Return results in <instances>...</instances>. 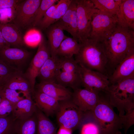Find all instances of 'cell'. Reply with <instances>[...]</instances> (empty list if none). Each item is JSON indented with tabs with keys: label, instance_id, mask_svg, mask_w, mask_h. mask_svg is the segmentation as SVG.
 Segmentation results:
<instances>
[{
	"label": "cell",
	"instance_id": "cell-1",
	"mask_svg": "<svg viewBox=\"0 0 134 134\" xmlns=\"http://www.w3.org/2000/svg\"><path fill=\"white\" fill-rule=\"evenodd\" d=\"M101 42L107 58L109 77L127 53L134 48V30L117 24L111 34Z\"/></svg>",
	"mask_w": 134,
	"mask_h": 134
},
{
	"label": "cell",
	"instance_id": "cell-2",
	"mask_svg": "<svg viewBox=\"0 0 134 134\" xmlns=\"http://www.w3.org/2000/svg\"><path fill=\"white\" fill-rule=\"evenodd\" d=\"M79 43L80 49L75 59L77 63L108 77V59L102 42L88 38Z\"/></svg>",
	"mask_w": 134,
	"mask_h": 134
},
{
	"label": "cell",
	"instance_id": "cell-3",
	"mask_svg": "<svg viewBox=\"0 0 134 134\" xmlns=\"http://www.w3.org/2000/svg\"><path fill=\"white\" fill-rule=\"evenodd\" d=\"M91 111L98 122L101 134H121L122 117L114 112L106 93L100 92L99 101Z\"/></svg>",
	"mask_w": 134,
	"mask_h": 134
},
{
	"label": "cell",
	"instance_id": "cell-4",
	"mask_svg": "<svg viewBox=\"0 0 134 134\" xmlns=\"http://www.w3.org/2000/svg\"><path fill=\"white\" fill-rule=\"evenodd\" d=\"M110 104L122 117L134 109V76L109 86L106 93Z\"/></svg>",
	"mask_w": 134,
	"mask_h": 134
},
{
	"label": "cell",
	"instance_id": "cell-5",
	"mask_svg": "<svg viewBox=\"0 0 134 134\" xmlns=\"http://www.w3.org/2000/svg\"><path fill=\"white\" fill-rule=\"evenodd\" d=\"M84 112L81 111L71 99L59 101L55 115L60 126L72 131L79 128Z\"/></svg>",
	"mask_w": 134,
	"mask_h": 134
},
{
	"label": "cell",
	"instance_id": "cell-6",
	"mask_svg": "<svg viewBox=\"0 0 134 134\" xmlns=\"http://www.w3.org/2000/svg\"><path fill=\"white\" fill-rule=\"evenodd\" d=\"M117 24L116 15L99 11L93 17L89 38L102 42L111 34Z\"/></svg>",
	"mask_w": 134,
	"mask_h": 134
},
{
	"label": "cell",
	"instance_id": "cell-7",
	"mask_svg": "<svg viewBox=\"0 0 134 134\" xmlns=\"http://www.w3.org/2000/svg\"><path fill=\"white\" fill-rule=\"evenodd\" d=\"M76 15L79 43L88 38L91 23L95 14L99 10L90 0H76Z\"/></svg>",
	"mask_w": 134,
	"mask_h": 134
},
{
	"label": "cell",
	"instance_id": "cell-8",
	"mask_svg": "<svg viewBox=\"0 0 134 134\" xmlns=\"http://www.w3.org/2000/svg\"><path fill=\"white\" fill-rule=\"evenodd\" d=\"M42 0H21L16 5L12 23L20 30L32 27L35 13Z\"/></svg>",
	"mask_w": 134,
	"mask_h": 134
},
{
	"label": "cell",
	"instance_id": "cell-9",
	"mask_svg": "<svg viewBox=\"0 0 134 134\" xmlns=\"http://www.w3.org/2000/svg\"><path fill=\"white\" fill-rule=\"evenodd\" d=\"M79 67L81 86L89 90L107 93L110 85L107 76L98 71Z\"/></svg>",
	"mask_w": 134,
	"mask_h": 134
},
{
	"label": "cell",
	"instance_id": "cell-10",
	"mask_svg": "<svg viewBox=\"0 0 134 134\" xmlns=\"http://www.w3.org/2000/svg\"><path fill=\"white\" fill-rule=\"evenodd\" d=\"M50 56L48 43L42 35L38 44L37 52L25 73L31 83L33 92L34 90L36 79L39 70L46 61Z\"/></svg>",
	"mask_w": 134,
	"mask_h": 134
},
{
	"label": "cell",
	"instance_id": "cell-11",
	"mask_svg": "<svg viewBox=\"0 0 134 134\" xmlns=\"http://www.w3.org/2000/svg\"><path fill=\"white\" fill-rule=\"evenodd\" d=\"M71 99L82 111H92L99 101L100 92L80 88L73 89Z\"/></svg>",
	"mask_w": 134,
	"mask_h": 134
},
{
	"label": "cell",
	"instance_id": "cell-12",
	"mask_svg": "<svg viewBox=\"0 0 134 134\" xmlns=\"http://www.w3.org/2000/svg\"><path fill=\"white\" fill-rule=\"evenodd\" d=\"M30 53L23 48L10 47L0 49V58L11 67L21 70L20 68L26 62Z\"/></svg>",
	"mask_w": 134,
	"mask_h": 134
},
{
	"label": "cell",
	"instance_id": "cell-13",
	"mask_svg": "<svg viewBox=\"0 0 134 134\" xmlns=\"http://www.w3.org/2000/svg\"><path fill=\"white\" fill-rule=\"evenodd\" d=\"M134 76V48L130 50L117 65L109 79L113 84Z\"/></svg>",
	"mask_w": 134,
	"mask_h": 134
},
{
	"label": "cell",
	"instance_id": "cell-14",
	"mask_svg": "<svg viewBox=\"0 0 134 134\" xmlns=\"http://www.w3.org/2000/svg\"><path fill=\"white\" fill-rule=\"evenodd\" d=\"M76 8V0H72L64 15L54 23L63 31L67 32L78 41Z\"/></svg>",
	"mask_w": 134,
	"mask_h": 134
},
{
	"label": "cell",
	"instance_id": "cell-15",
	"mask_svg": "<svg viewBox=\"0 0 134 134\" xmlns=\"http://www.w3.org/2000/svg\"><path fill=\"white\" fill-rule=\"evenodd\" d=\"M2 87L19 91L25 98H32L33 93L29 80L21 70L12 73Z\"/></svg>",
	"mask_w": 134,
	"mask_h": 134
},
{
	"label": "cell",
	"instance_id": "cell-16",
	"mask_svg": "<svg viewBox=\"0 0 134 134\" xmlns=\"http://www.w3.org/2000/svg\"><path fill=\"white\" fill-rule=\"evenodd\" d=\"M35 88V90L45 93L59 101L70 99L72 93L67 87L55 82H41Z\"/></svg>",
	"mask_w": 134,
	"mask_h": 134
},
{
	"label": "cell",
	"instance_id": "cell-17",
	"mask_svg": "<svg viewBox=\"0 0 134 134\" xmlns=\"http://www.w3.org/2000/svg\"><path fill=\"white\" fill-rule=\"evenodd\" d=\"M32 95L37 107L46 116L48 117L55 115L59 106L58 101L35 90Z\"/></svg>",
	"mask_w": 134,
	"mask_h": 134
},
{
	"label": "cell",
	"instance_id": "cell-18",
	"mask_svg": "<svg viewBox=\"0 0 134 134\" xmlns=\"http://www.w3.org/2000/svg\"><path fill=\"white\" fill-rule=\"evenodd\" d=\"M116 15L118 25L134 30V0H122Z\"/></svg>",
	"mask_w": 134,
	"mask_h": 134
},
{
	"label": "cell",
	"instance_id": "cell-19",
	"mask_svg": "<svg viewBox=\"0 0 134 134\" xmlns=\"http://www.w3.org/2000/svg\"><path fill=\"white\" fill-rule=\"evenodd\" d=\"M61 70L59 57H50L40 69L37 77L41 82L56 83L57 76Z\"/></svg>",
	"mask_w": 134,
	"mask_h": 134
},
{
	"label": "cell",
	"instance_id": "cell-20",
	"mask_svg": "<svg viewBox=\"0 0 134 134\" xmlns=\"http://www.w3.org/2000/svg\"><path fill=\"white\" fill-rule=\"evenodd\" d=\"M0 31L4 39L10 46L23 48L25 45L20 30L13 23H0Z\"/></svg>",
	"mask_w": 134,
	"mask_h": 134
},
{
	"label": "cell",
	"instance_id": "cell-21",
	"mask_svg": "<svg viewBox=\"0 0 134 134\" xmlns=\"http://www.w3.org/2000/svg\"><path fill=\"white\" fill-rule=\"evenodd\" d=\"M36 108L32 98H25L14 105L12 114L16 120L24 119L34 114Z\"/></svg>",
	"mask_w": 134,
	"mask_h": 134
},
{
	"label": "cell",
	"instance_id": "cell-22",
	"mask_svg": "<svg viewBox=\"0 0 134 134\" xmlns=\"http://www.w3.org/2000/svg\"><path fill=\"white\" fill-rule=\"evenodd\" d=\"M47 28L48 44L51 56L55 57L57 56V51L61 43L67 36L64 34V31L55 23L52 24Z\"/></svg>",
	"mask_w": 134,
	"mask_h": 134
},
{
	"label": "cell",
	"instance_id": "cell-23",
	"mask_svg": "<svg viewBox=\"0 0 134 134\" xmlns=\"http://www.w3.org/2000/svg\"><path fill=\"white\" fill-rule=\"evenodd\" d=\"M80 44L73 37H67L62 42L56 52V56L59 57L70 58L78 52Z\"/></svg>",
	"mask_w": 134,
	"mask_h": 134
},
{
	"label": "cell",
	"instance_id": "cell-24",
	"mask_svg": "<svg viewBox=\"0 0 134 134\" xmlns=\"http://www.w3.org/2000/svg\"><path fill=\"white\" fill-rule=\"evenodd\" d=\"M79 129L80 134H101L98 122L91 111L84 112Z\"/></svg>",
	"mask_w": 134,
	"mask_h": 134
},
{
	"label": "cell",
	"instance_id": "cell-25",
	"mask_svg": "<svg viewBox=\"0 0 134 134\" xmlns=\"http://www.w3.org/2000/svg\"><path fill=\"white\" fill-rule=\"evenodd\" d=\"M37 119L36 112L31 116L21 120H16V134H36Z\"/></svg>",
	"mask_w": 134,
	"mask_h": 134
},
{
	"label": "cell",
	"instance_id": "cell-26",
	"mask_svg": "<svg viewBox=\"0 0 134 134\" xmlns=\"http://www.w3.org/2000/svg\"><path fill=\"white\" fill-rule=\"evenodd\" d=\"M56 83L73 89L79 88L81 86L80 73H74L60 70L57 76Z\"/></svg>",
	"mask_w": 134,
	"mask_h": 134
},
{
	"label": "cell",
	"instance_id": "cell-27",
	"mask_svg": "<svg viewBox=\"0 0 134 134\" xmlns=\"http://www.w3.org/2000/svg\"><path fill=\"white\" fill-rule=\"evenodd\" d=\"M36 113L37 119L36 134H56L54 125L37 107Z\"/></svg>",
	"mask_w": 134,
	"mask_h": 134
},
{
	"label": "cell",
	"instance_id": "cell-28",
	"mask_svg": "<svg viewBox=\"0 0 134 134\" xmlns=\"http://www.w3.org/2000/svg\"><path fill=\"white\" fill-rule=\"evenodd\" d=\"M99 11L116 15L122 0H90Z\"/></svg>",
	"mask_w": 134,
	"mask_h": 134
},
{
	"label": "cell",
	"instance_id": "cell-29",
	"mask_svg": "<svg viewBox=\"0 0 134 134\" xmlns=\"http://www.w3.org/2000/svg\"><path fill=\"white\" fill-rule=\"evenodd\" d=\"M16 121L12 114L0 118V134H16Z\"/></svg>",
	"mask_w": 134,
	"mask_h": 134
},
{
	"label": "cell",
	"instance_id": "cell-30",
	"mask_svg": "<svg viewBox=\"0 0 134 134\" xmlns=\"http://www.w3.org/2000/svg\"><path fill=\"white\" fill-rule=\"evenodd\" d=\"M58 0H42L35 12L32 25L33 27L38 26L48 9L58 2Z\"/></svg>",
	"mask_w": 134,
	"mask_h": 134
},
{
	"label": "cell",
	"instance_id": "cell-31",
	"mask_svg": "<svg viewBox=\"0 0 134 134\" xmlns=\"http://www.w3.org/2000/svg\"><path fill=\"white\" fill-rule=\"evenodd\" d=\"M59 57L60 60L61 70L69 73L79 74V65L73 57Z\"/></svg>",
	"mask_w": 134,
	"mask_h": 134
},
{
	"label": "cell",
	"instance_id": "cell-32",
	"mask_svg": "<svg viewBox=\"0 0 134 134\" xmlns=\"http://www.w3.org/2000/svg\"><path fill=\"white\" fill-rule=\"evenodd\" d=\"M72 0H60L56 4V8L51 22V25L60 19L65 13Z\"/></svg>",
	"mask_w": 134,
	"mask_h": 134
},
{
	"label": "cell",
	"instance_id": "cell-33",
	"mask_svg": "<svg viewBox=\"0 0 134 134\" xmlns=\"http://www.w3.org/2000/svg\"><path fill=\"white\" fill-rule=\"evenodd\" d=\"M42 36L40 32L35 29L29 30L23 37L25 44L30 46H35L40 42Z\"/></svg>",
	"mask_w": 134,
	"mask_h": 134
},
{
	"label": "cell",
	"instance_id": "cell-34",
	"mask_svg": "<svg viewBox=\"0 0 134 134\" xmlns=\"http://www.w3.org/2000/svg\"><path fill=\"white\" fill-rule=\"evenodd\" d=\"M21 92L10 89L2 87L1 91L2 99L7 100L15 104L20 100L24 98V96H21Z\"/></svg>",
	"mask_w": 134,
	"mask_h": 134
},
{
	"label": "cell",
	"instance_id": "cell-35",
	"mask_svg": "<svg viewBox=\"0 0 134 134\" xmlns=\"http://www.w3.org/2000/svg\"><path fill=\"white\" fill-rule=\"evenodd\" d=\"M16 70H18L11 67L0 58V87H2L11 74Z\"/></svg>",
	"mask_w": 134,
	"mask_h": 134
},
{
	"label": "cell",
	"instance_id": "cell-36",
	"mask_svg": "<svg viewBox=\"0 0 134 134\" xmlns=\"http://www.w3.org/2000/svg\"><path fill=\"white\" fill-rule=\"evenodd\" d=\"M16 6L0 8V23L5 24L12 22L14 17Z\"/></svg>",
	"mask_w": 134,
	"mask_h": 134
},
{
	"label": "cell",
	"instance_id": "cell-37",
	"mask_svg": "<svg viewBox=\"0 0 134 134\" xmlns=\"http://www.w3.org/2000/svg\"><path fill=\"white\" fill-rule=\"evenodd\" d=\"M56 4L51 6L47 10L38 27L42 30L47 29L51 25V22L56 9Z\"/></svg>",
	"mask_w": 134,
	"mask_h": 134
},
{
	"label": "cell",
	"instance_id": "cell-38",
	"mask_svg": "<svg viewBox=\"0 0 134 134\" xmlns=\"http://www.w3.org/2000/svg\"><path fill=\"white\" fill-rule=\"evenodd\" d=\"M15 104L2 99L0 103V118L5 117L12 114Z\"/></svg>",
	"mask_w": 134,
	"mask_h": 134
},
{
	"label": "cell",
	"instance_id": "cell-39",
	"mask_svg": "<svg viewBox=\"0 0 134 134\" xmlns=\"http://www.w3.org/2000/svg\"><path fill=\"white\" fill-rule=\"evenodd\" d=\"M122 117L123 128L124 129L125 134H126L128 129L134 123V109L127 112Z\"/></svg>",
	"mask_w": 134,
	"mask_h": 134
},
{
	"label": "cell",
	"instance_id": "cell-40",
	"mask_svg": "<svg viewBox=\"0 0 134 134\" xmlns=\"http://www.w3.org/2000/svg\"><path fill=\"white\" fill-rule=\"evenodd\" d=\"M21 0H0V8L15 6Z\"/></svg>",
	"mask_w": 134,
	"mask_h": 134
},
{
	"label": "cell",
	"instance_id": "cell-41",
	"mask_svg": "<svg viewBox=\"0 0 134 134\" xmlns=\"http://www.w3.org/2000/svg\"><path fill=\"white\" fill-rule=\"evenodd\" d=\"M72 131L70 129L60 126L56 134H72Z\"/></svg>",
	"mask_w": 134,
	"mask_h": 134
},
{
	"label": "cell",
	"instance_id": "cell-42",
	"mask_svg": "<svg viewBox=\"0 0 134 134\" xmlns=\"http://www.w3.org/2000/svg\"><path fill=\"white\" fill-rule=\"evenodd\" d=\"M10 47V45L4 39L0 31V49L5 47Z\"/></svg>",
	"mask_w": 134,
	"mask_h": 134
},
{
	"label": "cell",
	"instance_id": "cell-43",
	"mask_svg": "<svg viewBox=\"0 0 134 134\" xmlns=\"http://www.w3.org/2000/svg\"><path fill=\"white\" fill-rule=\"evenodd\" d=\"M2 87H0V103L1 102L2 99V98L1 93V90L2 88Z\"/></svg>",
	"mask_w": 134,
	"mask_h": 134
}]
</instances>
